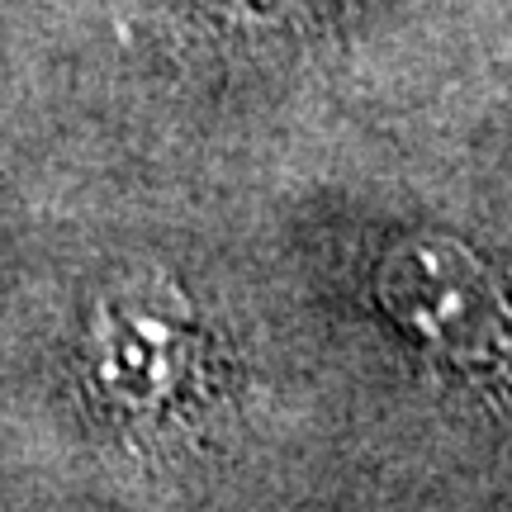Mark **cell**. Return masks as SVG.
<instances>
[{
	"label": "cell",
	"instance_id": "cell-1",
	"mask_svg": "<svg viewBox=\"0 0 512 512\" xmlns=\"http://www.w3.org/2000/svg\"><path fill=\"white\" fill-rule=\"evenodd\" d=\"M389 323L465 380L512 384V285L465 242L408 233L375 266Z\"/></svg>",
	"mask_w": 512,
	"mask_h": 512
},
{
	"label": "cell",
	"instance_id": "cell-2",
	"mask_svg": "<svg viewBox=\"0 0 512 512\" xmlns=\"http://www.w3.org/2000/svg\"><path fill=\"white\" fill-rule=\"evenodd\" d=\"M190 361V337L185 328L162 309H143L124 318L114 337V389L133 399H162L181 384V370Z\"/></svg>",
	"mask_w": 512,
	"mask_h": 512
}]
</instances>
